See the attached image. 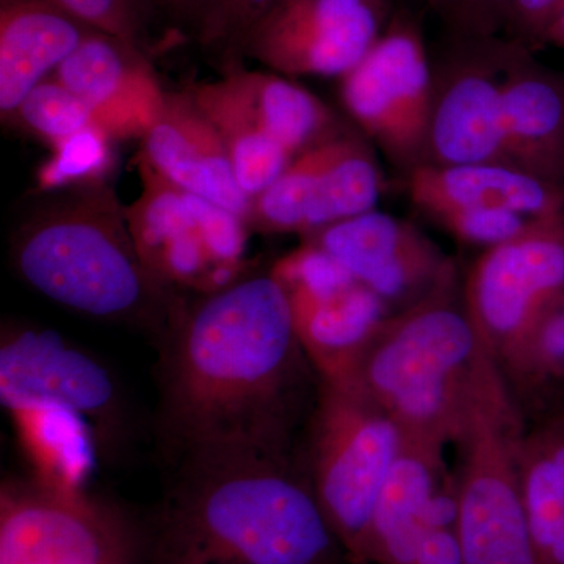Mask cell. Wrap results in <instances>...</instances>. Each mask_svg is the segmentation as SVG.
Instances as JSON below:
<instances>
[{"label":"cell","instance_id":"cell-34","mask_svg":"<svg viewBox=\"0 0 564 564\" xmlns=\"http://www.w3.org/2000/svg\"><path fill=\"white\" fill-rule=\"evenodd\" d=\"M563 10L564 0H508L507 40L530 52L540 50Z\"/></svg>","mask_w":564,"mask_h":564},{"label":"cell","instance_id":"cell-23","mask_svg":"<svg viewBox=\"0 0 564 564\" xmlns=\"http://www.w3.org/2000/svg\"><path fill=\"white\" fill-rule=\"evenodd\" d=\"M218 84L252 124L293 158L347 129L317 96L281 74L234 66Z\"/></svg>","mask_w":564,"mask_h":564},{"label":"cell","instance_id":"cell-17","mask_svg":"<svg viewBox=\"0 0 564 564\" xmlns=\"http://www.w3.org/2000/svg\"><path fill=\"white\" fill-rule=\"evenodd\" d=\"M137 155L163 180L218 204L248 225L251 199L234 176L217 129L188 91L166 95L165 109L144 133Z\"/></svg>","mask_w":564,"mask_h":564},{"label":"cell","instance_id":"cell-36","mask_svg":"<svg viewBox=\"0 0 564 564\" xmlns=\"http://www.w3.org/2000/svg\"><path fill=\"white\" fill-rule=\"evenodd\" d=\"M151 2L174 20L195 21L198 28L215 0H151Z\"/></svg>","mask_w":564,"mask_h":564},{"label":"cell","instance_id":"cell-8","mask_svg":"<svg viewBox=\"0 0 564 564\" xmlns=\"http://www.w3.org/2000/svg\"><path fill=\"white\" fill-rule=\"evenodd\" d=\"M340 101L364 135L404 173L425 161L432 62L421 24L393 11L369 54L340 79Z\"/></svg>","mask_w":564,"mask_h":564},{"label":"cell","instance_id":"cell-39","mask_svg":"<svg viewBox=\"0 0 564 564\" xmlns=\"http://www.w3.org/2000/svg\"><path fill=\"white\" fill-rule=\"evenodd\" d=\"M355 564H370V563H355Z\"/></svg>","mask_w":564,"mask_h":564},{"label":"cell","instance_id":"cell-6","mask_svg":"<svg viewBox=\"0 0 564 564\" xmlns=\"http://www.w3.org/2000/svg\"><path fill=\"white\" fill-rule=\"evenodd\" d=\"M522 430L524 419L497 367L454 444L464 564H538L519 473Z\"/></svg>","mask_w":564,"mask_h":564},{"label":"cell","instance_id":"cell-11","mask_svg":"<svg viewBox=\"0 0 564 564\" xmlns=\"http://www.w3.org/2000/svg\"><path fill=\"white\" fill-rule=\"evenodd\" d=\"M563 285L564 212L536 218L475 259L463 280L464 306L496 364Z\"/></svg>","mask_w":564,"mask_h":564},{"label":"cell","instance_id":"cell-19","mask_svg":"<svg viewBox=\"0 0 564 564\" xmlns=\"http://www.w3.org/2000/svg\"><path fill=\"white\" fill-rule=\"evenodd\" d=\"M93 32L55 0H0L2 121L11 122L32 90L54 76Z\"/></svg>","mask_w":564,"mask_h":564},{"label":"cell","instance_id":"cell-16","mask_svg":"<svg viewBox=\"0 0 564 564\" xmlns=\"http://www.w3.org/2000/svg\"><path fill=\"white\" fill-rule=\"evenodd\" d=\"M84 99L110 139H143L165 109L166 95L139 47L93 32L54 73Z\"/></svg>","mask_w":564,"mask_h":564},{"label":"cell","instance_id":"cell-24","mask_svg":"<svg viewBox=\"0 0 564 564\" xmlns=\"http://www.w3.org/2000/svg\"><path fill=\"white\" fill-rule=\"evenodd\" d=\"M518 462L538 564H564V410L524 421Z\"/></svg>","mask_w":564,"mask_h":564},{"label":"cell","instance_id":"cell-13","mask_svg":"<svg viewBox=\"0 0 564 564\" xmlns=\"http://www.w3.org/2000/svg\"><path fill=\"white\" fill-rule=\"evenodd\" d=\"M391 0H278L252 28L242 55L284 77H343L391 20Z\"/></svg>","mask_w":564,"mask_h":564},{"label":"cell","instance_id":"cell-20","mask_svg":"<svg viewBox=\"0 0 564 564\" xmlns=\"http://www.w3.org/2000/svg\"><path fill=\"white\" fill-rule=\"evenodd\" d=\"M406 192L425 215L444 209H503L529 218L564 212V188L505 163L417 165Z\"/></svg>","mask_w":564,"mask_h":564},{"label":"cell","instance_id":"cell-22","mask_svg":"<svg viewBox=\"0 0 564 564\" xmlns=\"http://www.w3.org/2000/svg\"><path fill=\"white\" fill-rule=\"evenodd\" d=\"M288 296L304 350L325 380H350L375 334L392 314L359 281L323 299Z\"/></svg>","mask_w":564,"mask_h":564},{"label":"cell","instance_id":"cell-14","mask_svg":"<svg viewBox=\"0 0 564 564\" xmlns=\"http://www.w3.org/2000/svg\"><path fill=\"white\" fill-rule=\"evenodd\" d=\"M303 240L329 252L392 314L459 278L455 262L417 226L384 212L369 210L334 223Z\"/></svg>","mask_w":564,"mask_h":564},{"label":"cell","instance_id":"cell-5","mask_svg":"<svg viewBox=\"0 0 564 564\" xmlns=\"http://www.w3.org/2000/svg\"><path fill=\"white\" fill-rule=\"evenodd\" d=\"M403 433L361 386L322 378L299 456L352 563H366L378 497Z\"/></svg>","mask_w":564,"mask_h":564},{"label":"cell","instance_id":"cell-33","mask_svg":"<svg viewBox=\"0 0 564 564\" xmlns=\"http://www.w3.org/2000/svg\"><path fill=\"white\" fill-rule=\"evenodd\" d=\"M96 31L139 47L140 20L135 0H55Z\"/></svg>","mask_w":564,"mask_h":564},{"label":"cell","instance_id":"cell-3","mask_svg":"<svg viewBox=\"0 0 564 564\" xmlns=\"http://www.w3.org/2000/svg\"><path fill=\"white\" fill-rule=\"evenodd\" d=\"M109 184L44 204L11 239V263L29 288L98 321L162 339L185 303L141 259Z\"/></svg>","mask_w":564,"mask_h":564},{"label":"cell","instance_id":"cell-37","mask_svg":"<svg viewBox=\"0 0 564 564\" xmlns=\"http://www.w3.org/2000/svg\"><path fill=\"white\" fill-rule=\"evenodd\" d=\"M547 44H554V46L564 51V10L555 24L552 25L551 32H549Z\"/></svg>","mask_w":564,"mask_h":564},{"label":"cell","instance_id":"cell-1","mask_svg":"<svg viewBox=\"0 0 564 564\" xmlns=\"http://www.w3.org/2000/svg\"><path fill=\"white\" fill-rule=\"evenodd\" d=\"M158 351L163 466L212 448L299 455L322 377L272 273L185 300Z\"/></svg>","mask_w":564,"mask_h":564},{"label":"cell","instance_id":"cell-25","mask_svg":"<svg viewBox=\"0 0 564 564\" xmlns=\"http://www.w3.org/2000/svg\"><path fill=\"white\" fill-rule=\"evenodd\" d=\"M497 367L524 421L564 393V285Z\"/></svg>","mask_w":564,"mask_h":564},{"label":"cell","instance_id":"cell-7","mask_svg":"<svg viewBox=\"0 0 564 564\" xmlns=\"http://www.w3.org/2000/svg\"><path fill=\"white\" fill-rule=\"evenodd\" d=\"M0 399L10 413L55 408L76 415L106 458L120 454L128 441V402L118 378L91 352L52 329H2Z\"/></svg>","mask_w":564,"mask_h":564},{"label":"cell","instance_id":"cell-31","mask_svg":"<svg viewBox=\"0 0 564 564\" xmlns=\"http://www.w3.org/2000/svg\"><path fill=\"white\" fill-rule=\"evenodd\" d=\"M429 217L458 242L485 250L514 239L536 220L503 209H444Z\"/></svg>","mask_w":564,"mask_h":564},{"label":"cell","instance_id":"cell-28","mask_svg":"<svg viewBox=\"0 0 564 564\" xmlns=\"http://www.w3.org/2000/svg\"><path fill=\"white\" fill-rule=\"evenodd\" d=\"M11 122L51 148L87 129L102 131L91 107L54 76L32 90Z\"/></svg>","mask_w":564,"mask_h":564},{"label":"cell","instance_id":"cell-29","mask_svg":"<svg viewBox=\"0 0 564 564\" xmlns=\"http://www.w3.org/2000/svg\"><path fill=\"white\" fill-rule=\"evenodd\" d=\"M270 273L288 295L313 299L334 295L356 282L343 263L323 248L306 240H303L302 247L295 248L274 263Z\"/></svg>","mask_w":564,"mask_h":564},{"label":"cell","instance_id":"cell-38","mask_svg":"<svg viewBox=\"0 0 564 564\" xmlns=\"http://www.w3.org/2000/svg\"><path fill=\"white\" fill-rule=\"evenodd\" d=\"M554 410H564V393H562V395H560L558 399H555L554 402L549 404V406L545 408L544 411H541L540 414L547 413V411H554ZM540 414H536V415H540ZM533 417H534V415H533ZM530 419H532V417H530ZM527 421H529V419H527Z\"/></svg>","mask_w":564,"mask_h":564},{"label":"cell","instance_id":"cell-30","mask_svg":"<svg viewBox=\"0 0 564 564\" xmlns=\"http://www.w3.org/2000/svg\"><path fill=\"white\" fill-rule=\"evenodd\" d=\"M278 0H215L198 25L204 47L221 52L228 68L242 55L245 40Z\"/></svg>","mask_w":564,"mask_h":564},{"label":"cell","instance_id":"cell-10","mask_svg":"<svg viewBox=\"0 0 564 564\" xmlns=\"http://www.w3.org/2000/svg\"><path fill=\"white\" fill-rule=\"evenodd\" d=\"M507 39H452L432 63V111L422 165L508 161L502 120ZM514 166V165H513Z\"/></svg>","mask_w":564,"mask_h":564},{"label":"cell","instance_id":"cell-35","mask_svg":"<svg viewBox=\"0 0 564 564\" xmlns=\"http://www.w3.org/2000/svg\"><path fill=\"white\" fill-rule=\"evenodd\" d=\"M414 564H464L456 529H426Z\"/></svg>","mask_w":564,"mask_h":564},{"label":"cell","instance_id":"cell-26","mask_svg":"<svg viewBox=\"0 0 564 564\" xmlns=\"http://www.w3.org/2000/svg\"><path fill=\"white\" fill-rule=\"evenodd\" d=\"M187 91L217 129L245 195L250 199L261 195L288 169L291 152L252 124L218 82L196 84Z\"/></svg>","mask_w":564,"mask_h":564},{"label":"cell","instance_id":"cell-32","mask_svg":"<svg viewBox=\"0 0 564 564\" xmlns=\"http://www.w3.org/2000/svg\"><path fill=\"white\" fill-rule=\"evenodd\" d=\"M452 39H492L507 25L508 0H425Z\"/></svg>","mask_w":564,"mask_h":564},{"label":"cell","instance_id":"cell-9","mask_svg":"<svg viewBox=\"0 0 564 564\" xmlns=\"http://www.w3.org/2000/svg\"><path fill=\"white\" fill-rule=\"evenodd\" d=\"M139 536L84 491L6 480L0 491V564H137Z\"/></svg>","mask_w":564,"mask_h":564},{"label":"cell","instance_id":"cell-2","mask_svg":"<svg viewBox=\"0 0 564 564\" xmlns=\"http://www.w3.org/2000/svg\"><path fill=\"white\" fill-rule=\"evenodd\" d=\"M163 469L143 564H355L299 455L212 448Z\"/></svg>","mask_w":564,"mask_h":564},{"label":"cell","instance_id":"cell-21","mask_svg":"<svg viewBox=\"0 0 564 564\" xmlns=\"http://www.w3.org/2000/svg\"><path fill=\"white\" fill-rule=\"evenodd\" d=\"M445 447L404 436L375 507L366 563L414 564L426 502L451 475Z\"/></svg>","mask_w":564,"mask_h":564},{"label":"cell","instance_id":"cell-12","mask_svg":"<svg viewBox=\"0 0 564 564\" xmlns=\"http://www.w3.org/2000/svg\"><path fill=\"white\" fill-rule=\"evenodd\" d=\"M384 188L369 141L344 129L300 152L261 195L251 199L248 226L304 237L373 210Z\"/></svg>","mask_w":564,"mask_h":564},{"label":"cell","instance_id":"cell-15","mask_svg":"<svg viewBox=\"0 0 564 564\" xmlns=\"http://www.w3.org/2000/svg\"><path fill=\"white\" fill-rule=\"evenodd\" d=\"M135 165L141 193L124 212L148 269L170 288L198 295L221 291L247 276L218 258L204 217L206 198L163 180L140 155Z\"/></svg>","mask_w":564,"mask_h":564},{"label":"cell","instance_id":"cell-18","mask_svg":"<svg viewBox=\"0 0 564 564\" xmlns=\"http://www.w3.org/2000/svg\"><path fill=\"white\" fill-rule=\"evenodd\" d=\"M511 43L502 88L508 161L564 188V73Z\"/></svg>","mask_w":564,"mask_h":564},{"label":"cell","instance_id":"cell-4","mask_svg":"<svg viewBox=\"0 0 564 564\" xmlns=\"http://www.w3.org/2000/svg\"><path fill=\"white\" fill-rule=\"evenodd\" d=\"M455 280L389 315L350 380L404 436L447 447L497 364L475 332Z\"/></svg>","mask_w":564,"mask_h":564},{"label":"cell","instance_id":"cell-27","mask_svg":"<svg viewBox=\"0 0 564 564\" xmlns=\"http://www.w3.org/2000/svg\"><path fill=\"white\" fill-rule=\"evenodd\" d=\"M106 132L87 129L52 148V155L36 173L41 193L70 192L107 184L113 169V148Z\"/></svg>","mask_w":564,"mask_h":564}]
</instances>
